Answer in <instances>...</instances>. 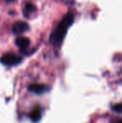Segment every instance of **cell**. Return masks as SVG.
Wrapping results in <instances>:
<instances>
[{"mask_svg": "<svg viewBox=\"0 0 122 123\" xmlns=\"http://www.w3.org/2000/svg\"><path fill=\"white\" fill-rule=\"evenodd\" d=\"M74 23V16L70 13H67L63 19L60 21L56 29L52 33L50 36V42L55 48L60 47L63 43L64 39L65 38L69 28Z\"/></svg>", "mask_w": 122, "mask_h": 123, "instance_id": "obj_1", "label": "cell"}, {"mask_svg": "<svg viewBox=\"0 0 122 123\" xmlns=\"http://www.w3.org/2000/svg\"><path fill=\"white\" fill-rule=\"evenodd\" d=\"M21 57L13 53L4 54L0 58V62L3 65H6V66H14V65H17L19 63H21Z\"/></svg>", "mask_w": 122, "mask_h": 123, "instance_id": "obj_2", "label": "cell"}, {"mask_svg": "<svg viewBox=\"0 0 122 123\" xmlns=\"http://www.w3.org/2000/svg\"><path fill=\"white\" fill-rule=\"evenodd\" d=\"M29 29V26L27 23L23 21H18L13 25V33L17 35H19L28 31Z\"/></svg>", "mask_w": 122, "mask_h": 123, "instance_id": "obj_3", "label": "cell"}, {"mask_svg": "<svg viewBox=\"0 0 122 123\" xmlns=\"http://www.w3.org/2000/svg\"><path fill=\"white\" fill-rule=\"evenodd\" d=\"M49 90V87L46 85L42 84H32L29 86V91L35 94L40 95L47 92Z\"/></svg>", "mask_w": 122, "mask_h": 123, "instance_id": "obj_4", "label": "cell"}, {"mask_svg": "<svg viewBox=\"0 0 122 123\" xmlns=\"http://www.w3.org/2000/svg\"><path fill=\"white\" fill-rule=\"evenodd\" d=\"M15 43L18 45L22 51H24L25 49H28V47L30 44V39L27 37H23V36H19L15 39Z\"/></svg>", "mask_w": 122, "mask_h": 123, "instance_id": "obj_5", "label": "cell"}, {"mask_svg": "<svg viewBox=\"0 0 122 123\" xmlns=\"http://www.w3.org/2000/svg\"><path fill=\"white\" fill-rule=\"evenodd\" d=\"M41 109L39 106H36L29 114V118L33 122H38L41 118Z\"/></svg>", "mask_w": 122, "mask_h": 123, "instance_id": "obj_6", "label": "cell"}, {"mask_svg": "<svg viewBox=\"0 0 122 123\" xmlns=\"http://www.w3.org/2000/svg\"><path fill=\"white\" fill-rule=\"evenodd\" d=\"M34 11H35V7H34V5L31 3H27L26 4H25L24 8H23V13L25 17H29L30 14H32Z\"/></svg>", "mask_w": 122, "mask_h": 123, "instance_id": "obj_7", "label": "cell"}, {"mask_svg": "<svg viewBox=\"0 0 122 123\" xmlns=\"http://www.w3.org/2000/svg\"><path fill=\"white\" fill-rule=\"evenodd\" d=\"M111 110L116 113L122 114V103L115 104L111 106Z\"/></svg>", "mask_w": 122, "mask_h": 123, "instance_id": "obj_8", "label": "cell"}, {"mask_svg": "<svg viewBox=\"0 0 122 123\" xmlns=\"http://www.w3.org/2000/svg\"><path fill=\"white\" fill-rule=\"evenodd\" d=\"M7 2H13V1H15V0H6Z\"/></svg>", "mask_w": 122, "mask_h": 123, "instance_id": "obj_9", "label": "cell"}, {"mask_svg": "<svg viewBox=\"0 0 122 123\" xmlns=\"http://www.w3.org/2000/svg\"><path fill=\"white\" fill-rule=\"evenodd\" d=\"M116 123H122V120H120L119 122H116Z\"/></svg>", "mask_w": 122, "mask_h": 123, "instance_id": "obj_10", "label": "cell"}]
</instances>
